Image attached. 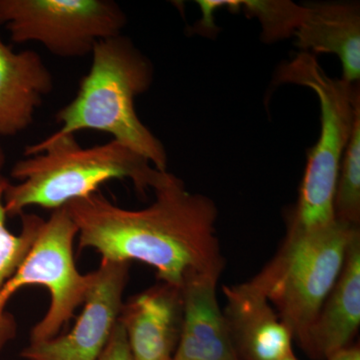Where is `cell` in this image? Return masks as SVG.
Returning a JSON list of instances; mask_svg holds the SVG:
<instances>
[{
	"instance_id": "obj_1",
	"label": "cell",
	"mask_w": 360,
	"mask_h": 360,
	"mask_svg": "<svg viewBox=\"0 0 360 360\" xmlns=\"http://www.w3.org/2000/svg\"><path fill=\"white\" fill-rule=\"evenodd\" d=\"M143 210H125L97 191L65 206L78 229V248L104 260L139 262L155 269L161 283L181 288L191 274L221 276L225 260L217 233V205L187 191L168 172Z\"/></svg>"
},
{
	"instance_id": "obj_2",
	"label": "cell",
	"mask_w": 360,
	"mask_h": 360,
	"mask_svg": "<svg viewBox=\"0 0 360 360\" xmlns=\"http://www.w3.org/2000/svg\"><path fill=\"white\" fill-rule=\"evenodd\" d=\"M25 155L11 169L20 182H9L4 193L7 217H20L32 206L60 210L115 179L130 180L136 193L146 195L168 174L120 142L82 148L72 134L26 146Z\"/></svg>"
},
{
	"instance_id": "obj_3",
	"label": "cell",
	"mask_w": 360,
	"mask_h": 360,
	"mask_svg": "<svg viewBox=\"0 0 360 360\" xmlns=\"http://www.w3.org/2000/svg\"><path fill=\"white\" fill-rule=\"evenodd\" d=\"M91 54V66L77 96L56 113L60 127L49 137L97 130L110 134L112 141L141 155L156 169L167 172L165 146L135 111V98L153 84L150 61L122 34L97 42Z\"/></svg>"
},
{
	"instance_id": "obj_4",
	"label": "cell",
	"mask_w": 360,
	"mask_h": 360,
	"mask_svg": "<svg viewBox=\"0 0 360 360\" xmlns=\"http://www.w3.org/2000/svg\"><path fill=\"white\" fill-rule=\"evenodd\" d=\"M277 77L281 82L309 87L321 104V134L307 155L297 202L288 219V229L319 231L335 220L336 184L355 116L360 110L359 85L329 77L309 52H300L285 63Z\"/></svg>"
},
{
	"instance_id": "obj_5",
	"label": "cell",
	"mask_w": 360,
	"mask_h": 360,
	"mask_svg": "<svg viewBox=\"0 0 360 360\" xmlns=\"http://www.w3.org/2000/svg\"><path fill=\"white\" fill-rule=\"evenodd\" d=\"M359 226L335 219L319 231H286L274 257L248 281L298 341L340 276Z\"/></svg>"
},
{
	"instance_id": "obj_6",
	"label": "cell",
	"mask_w": 360,
	"mask_h": 360,
	"mask_svg": "<svg viewBox=\"0 0 360 360\" xmlns=\"http://www.w3.org/2000/svg\"><path fill=\"white\" fill-rule=\"evenodd\" d=\"M78 229L65 207L52 212L44 219L32 250L15 274L0 290V352L18 331L6 303L25 286H44L51 295V304L44 319L30 333V342L56 338L84 304L94 281V271L80 274L75 264L73 245Z\"/></svg>"
},
{
	"instance_id": "obj_7",
	"label": "cell",
	"mask_w": 360,
	"mask_h": 360,
	"mask_svg": "<svg viewBox=\"0 0 360 360\" xmlns=\"http://www.w3.org/2000/svg\"><path fill=\"white\" fill-rule=\"evenodd\" d=\"M127 15L111 0H0V25L15 44L35 41L60 58H82L122 34Z\"/></svg>"
},
{
	"instance_id": "obj_8",
	"label": "cell",
	"mask_w": 360,
	"mask_h": 360,
	"mask_svg": "<svg viewBox=\"0 0 360 360\" xmlns=\"http://www.w3.org/2000/svg\"><path fill=\"white\" fill-rule=\"evenodd\" d=\"M130 264L101 260L75 328L66 335L30 342L21 357L25 360H96L120 319Z\"/></svg>"
},
{
	"instance_id": "obj_9",
	"label": "cell",
	"mask_w": 360,
	"mask_h": 360,
	"mask_svg": "<svg viewBox=\"0 0 360 360\" xmlns=\"http://www.w3.org/2000/svg\"><path fill=\"white\" fill-rule=\"evenodd\" d=\"M181 288L161 283L123 302L118 321L134 360H172L181 333Z\"/></svg>"
},
{
	"instance_id": "obj_10",
	"label": "cell",
	"mask_w": 360,
	"mask_h": 360,
	"mask_svg": "<svg viewBox=\"0 0 360 360\" xmlns=\"http://www.w3.org/2000/svg\"><path fill=\"white\" fill-rule=\"evenodd\" d=\"M224 295L222 311L239 360H283L295 354L292 333L248 281L224 286Z\"/></svg>"
},
{
	"instance_id": "obj_11",
	"label": "cell",
	"mask_w": 360,
	"mask_h": 360,
	"mask_svg": "<svg viewBox=\"0 0 360 360\" xmlns=\"http://www.w3.org/2000/svg\"><path fill=\"white\" fill-rule=\"evenodd\" d=\"M220 274H195L181 286V333L172 360H239L217 300Z\"/></svg>"
},
{
	"instance_id": "obj_12",
	"label": "cell",
	"mask_w": 360,
	"mask_h": 360,
	"mask_svg": "<svg viewBox=\"0 0 360 360\" xmlns=\"http://www.w3.org/2000/svg\"><path fill=\"white\" fill-rule=\"evenodd\" d=\"M360 326V232L348 248L340 276L314 321L297 341L314 360L349 347Z\"/></svg>"
},
{
	"instance_id": "obj_13",
	"label": "cell",
	"mask_w": 360,
	"mask_h": 360,
	"mask_svg": "<svg viewBox=\"0 0 360 360\" xmlns=\"http://www.w3.org/2000/svg\"><path fill=\"white\" fill-rule=\"evenodd\" d=\"M296 46L309 53H333L340 59L342 79L360 78V9L352 2H314L302 6L295 32Z\"/></svg>"
},
{
	"instance_id": "obj_14",
	"label": "cell",
	"mask_w": 360,
	"mask_h": 360,
	"mask_svg": "<svg viewBox=\"0 0 360 360\" xmlns=\"http://www.w3.org/2000/svg\"><path fill=\"white\" fill-rule=\"evenodd\" d=\"M52 89L53 77L39 54L15 52L0 37V136L27 129Z\"/></svg>"
},
{
	"instance_id": "obj_15",
	"label": "cell",
	"mask_w": 360,
	"mask_h": 360,
	"mask_svg": "<svg viewBox=\"0 0 360 360\" xmlns=\"http://www.w3.org/2000/svg\"><path fill=\"white\" fill-rule=\"evenodd\" d=\"M8 184V179L0 174V290L27 257L44 220L39 215L23 212L20 215V233L9 231L4 201Z\"/></svg>"
},
{
	"instance_id": "obj_16",
	"label": "cell",
	"mask_w": 360,
	"mask_h": 360,
	"mask_svg": "<svg viewBox=\"0 0 360 360\" xmlns=\"http://www.w3.org/2000/svg\"><path fill=\"white\" fill-rule=\"evenodd\" d=\"M335 219L359 226L360 224V110L341 160L335 202Z\"/></svg>"
},
{
	"instance_id": "obj_17",
	"label": "cell",
	"mask_w": 360,
	"mask_h": 360,
	"mask_svg": "<svg viewBox=\"0 0 360 360\" xmlns=\"http://www.w3.org/2000/svg\"><path fill=\"white\" fill-rule=\"evenodd\" d=\"M229 8H245V13L257 16L264 28V37L276 40L295 32L302 18V6L290 1H225Z\"/></svg>"
},
{
	"instance_id": "obj_18",
	"label": "cell",
	"mask_w": 360,
	"mask_h": 360,
	"mask_svg": "<svg viewBox=\"0 0 360 360\" xmlns=\"http://www.w3.org/2000/svg\"><path fill=\"white\" fill-rule=\"evenodd\" d=\"M96 360H134L127 333L120 321L116 323L110 340Z\"/></svg>"
},
{
	"instance_id": "obj_19",
	"label": "cell",
	"mask_w": 360,
	"mask_h": 360,
	"mask_svg": "<svg viewBox=\"0 0 360 360\" xmlns=\"http://www.w3.org/2000/svg\"><path fill=\"white\" fill-rule=\"evenodd\" d=\"M326 360H360L359 345H349L340 349L328 357Z\"/></svg>"
},
{
	"instance_id": "obj_20",
	"label": "cell",
	"mask_w": 360,
	"mask_h": 360,
	"mask_svg": "<svg viewBox=\"0 0 360 360\" xmlns=\"http://www.w3.org/2000/svg\"><path fill=\"white\" fill-rule=\"evenodd\" d=\"M4 163H6V153H4V148H2L1 144H0V174H1V170L4 167Z\"/></svg>"
},
{
	"instance_id": "obj_21",
	"label": "cell",
	"mask_w": 360,
	"mask_h": 360,
	"mask_svg": "<svg viewBox=\"0 0 360 360\" xmlns=\"http://www.w3.org/2000/svg\"><path fill=\"white\" fill-rule=\"evenodd\" d=\"M283 360H298L296 359L295 354H291L290 356H288V359H283Z\"/></svg>"
}]
</instances>
